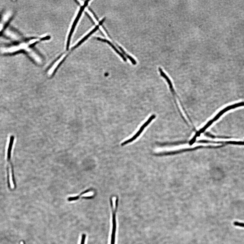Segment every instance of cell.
<instances>
[{
    "label": "cell",
    "instance_id": "obj_1",
    "mask_svg": "<svg viewBox=\"0 0 244 244\" xmlns=\"http://www.w3.org/2000/svg\"><path fill=\"white\" fill-rule=\"evenodd\" d=\"M215 143L209 142H200L194 144L190 145H182L174 146V147H162L157 148L155 149V152L157 153L164 152H173L177 151L183 149H192L198 146H217L215 145Z\"/></svg>",
    "mask_w": 244,
    "mask_h": 244
},
{
    "label": "cell",
    "instance_id": "obj_2",
    "mask_svg": "<svg viewBox=\"0 0 244 244\" xmlns=\"http://www.w3.org/2000/svg\"><path fill=\"white\" fill-rule=\"evenodd\" d=\"M243 106H244V102H242L231 105V106L227 107L226 108L222 110L219 112L218 114L208 122L202 128L200 129L196 134L194 137L192 139V140L195 141V140H197V138L200 136L201 134L204 132L207 129L211 126L214 122L217 121L224 113H226V112L229 110Z\"/></svg>",
    "mask_w": 244,
    "mask_h": 244
},
{
    "label": "cell",
    "instance_id": "obj_3",
    "mask_svg": "<svg viewBox=\"0 0 244 244\" xmlns=\"http://www.w3.org/2000/svg\"><path fill=\"white\" fill-rule=\"evenodd\" d=\"M14 139H15V137H14V136L11 135L10 136V138H9V144L7 152V161L10 165L12 181L14 186V190L17 187L15 175H14V166L11 161L12 151V150Z\"/></svg>",
    "mask_w": 244,
    "mask_h": 244
},
{
    "label": "cell",
    "instance_id": "obj_4",
    "mask_svg": "<svg viewBox=\"0 0 244 244\" xmlns=\"http://www.w3.org/2000/svg\"><path fill=\"white\" fill-rule=\"evenodd\" d=\"M118 199L115 197L111 198V204L113 210L112 217V231L111 235V244H115V234L116 232V211L118 207Z\"/></svg>",
    "mask_w": 244,
    "mask_h": 244
},
{
    "label": "cell",
    "instance_id": "obj_5",
    "mask_svg": "<svg viewBox=\"0 0 244 244\" xmlns=\"http://www.w3.org/2000/svg\"><path fill=\"white\" fill-rule=\"evenodd\" d=\"M13 15V11L8 10L4 12L0 16V35L5 30Z\"/></svg>",
    "mask_w": 244,
    "mask_h": 244
},
{
    "label": "cell",
    "instance_id": "obj_6",
    "mask_svg": "<svg viewBox=\"0 0 244 244\" xmlns=\"http://www.w3.org/2000/svg\"><path fill=\"white\" fill-rule=\"evenodd\" d=\"M156 118V115H153L150 116V118L148 119L147 121H146L145 123L143 124L142 126L140 128V130L137 131V133L133 137L121 143L122 146H124L128 143H131L133 142L137 139L139 136L141 134L142 132V131L144 130L147 127L148 124H149L153 119Z\"/></svg>",
    "mask_w": 244,
    "mask_h": 244
},
{
    "label": "cell",
    "instance_id": "obj_7",
    "mask_svg": "<svg viewBox=\"0 0 244 244\" xmlns=\"http://www.w3.org/2000/svg\"><path fill=\"white\" fill-rule=\"evenodd\" d=\"M159 71L161 76H162L163 77H164L165 79L166 80L167 83H168V85L169 86V88H170V89L172 93V94H173V96L174 98V102H175V104L176 105L177 108H178V111H179V113H180V115L182 116V118L183 119V120L185 121V123L186 124H187V122H186L185 119L184 118L183 116V115L181 113V112L180 110V109H179V107L178 104V103H177V102L176 98V97H177V96L176 95H175L176 94L175 92V90L173 87V85H172V83L170 80L169 79V78L168 77V76H167L166 75V74L164 73V72L162 71V69L161 68H159Z\"/></svg>",
    "mask_w": 244,
    "mask_h": 244
},
{
    "label": "cell",
    "instance_id": "obj_8",
    "mask_svg": "<svg viewBox=\"0 0 244 244\" xmlns=\"http://www.w3.org/2000/svg\"><path fill=\"white\" fill-rule=\"evenodd\" d=\"M4 34L6 37L14 41L18 42L21 39V37L20 34L11 27L6 28L4 32Z\"/></svg>",
    "mask_w": 244,
    "mask_h": 244
},
{
    "label": "cell",
    "instance_id": "obj_9",
    "mask_svg": "<svg viewBox=\"0 0 244 244\" xmlns=\"http://www.w3.org/2000/svg\"><path fill=\"white\" fill-rule=\"evenodd\" d=\"M97 39L102 42L107 43V44L110 45V46L112 47V48H113L115 51L117 53L121 56V58L123 59L124 61H126V57H124V55L123 54L121 53L120 52H119L118 49H117L115 47V46L113 44H112V43L111 42H110L109 41L106 39H102V38H97Z\"/></svg>",
    "mask_w": 244,
    "mask_h": 244
},
{
    "label": "cell",
    "instance_id": "obj_10",
    "mask_svg": "<svg viewBox=\"0 0 244 244\" xmlns=\"http://www.w3.org/2000/svg\"><path fill=\"white\" fill-rule=\"evenodd\" d=\"M65 56V55H63V56L61 57L54 64V65L52 66L51 68L50 69L48 72V75L50 76L52 75L53 73L54 72V70H56V68L58 66L59 64L61 63V62L64 59Z\"/></svg>",
    "mask_w": 244,
    "mask_h": 244
},
{
    "label": "cell",
    "instance_id": "obj_11",
    "mask_svg": "<svg viewBox=\"0 0 244 244\" xmlns=\"http://www.w3.org/2000/svg\"><path fill=\"white\" fill-rule=\"evenodd\" d=\"M115 44L116 45L117 47H118L119 49L123 53V54L124 55H125V56L128 58L129 60L131 61V63L134 64V65H135V64H137L136 63V61L135 60V59H134L133 58H132V57L131 56H129L128 54H127L125 52V51H124V50L120 46H119L118 45H117L116 43H115Z\"/></svg>",
    "mask_w": 244,
    "mask_h": 244
},
{
    "label": "cell",
    "instance_id": "obj_12",
    "mask_svg": "<svg viewBox=\"0 0 244 244\" xmlns=\"http://www.w3.org/2000/svg\"><path fill=\"white\" fill-rule=\"evenodd\" d=\"M7 183L8 185V188L9 190L13 191V189L11 188V185L9 179V164L7 165Z\"/></svg>",
    "mask_w": 244,
    "mask_h": 244
},
{
    "label": "cell",
    "instance_id": "obj_13",
    "mask_svg": "<svg viewBox=\"0 0 244 244\" xmlns=\"http://www.w3.org/2000/svg\"><path fill=\"white\" fill-rule=\"evenodd\" d=\"M90 191V190H88L85 191V192L81 193L79 195L77 196V197H69L68 199V200L69 201H72L77 200L79 198L81 195H82L83 194H87L88 192H89Z\"/></svg>",
    "mask_w": 244,
    "mask_h": 244
},
{
    "label": "cell",
    "instance_id": "obj_14",
    "mask_svg": "<svg viewBox=\"0 0 244 244\" xmlns=\"http://www.w3.org/2000/svg\"><path fill=\"white\" fill-rule=\"evenodd\" d=\"M234 225L235 226L244 227V223H241V222H240L236 221L234 222Z\"/></svg>",
    "mask_w": 244,
    "mask_h": 244
},
{
    "label": "cell",
    "instance_id": "obj_15",
    "mask_svg": "<svg viewBox=\"0 0 244 244\" xmlns=\"http://www.w3.org/2000/svg\"><path fill=\"white\" fill-rule=\"evenodd\" d=\"M86 238V235L85 234H83L82 236L80 244H85Z\"/></svg>",
    "mask_w": 244,
    "mask_h": 244
},
{
    "label": "cell",
    "instance_id": "obj_16",
    "mask_svg": "<svg viewBox=\"0 0 244 244\" xmlns=\"http://www.w3.org/2000/svg\"><path fill=\"white\" fill-rule=\"evenodd\" d=\"M105 19H106V18H104V19H103L101 21H100V22H99V25H101L103 23H104V21L105 20Z\"/></svg>",
    "mask_w": 244,
    "mask_h": 244
}]
</instances>
